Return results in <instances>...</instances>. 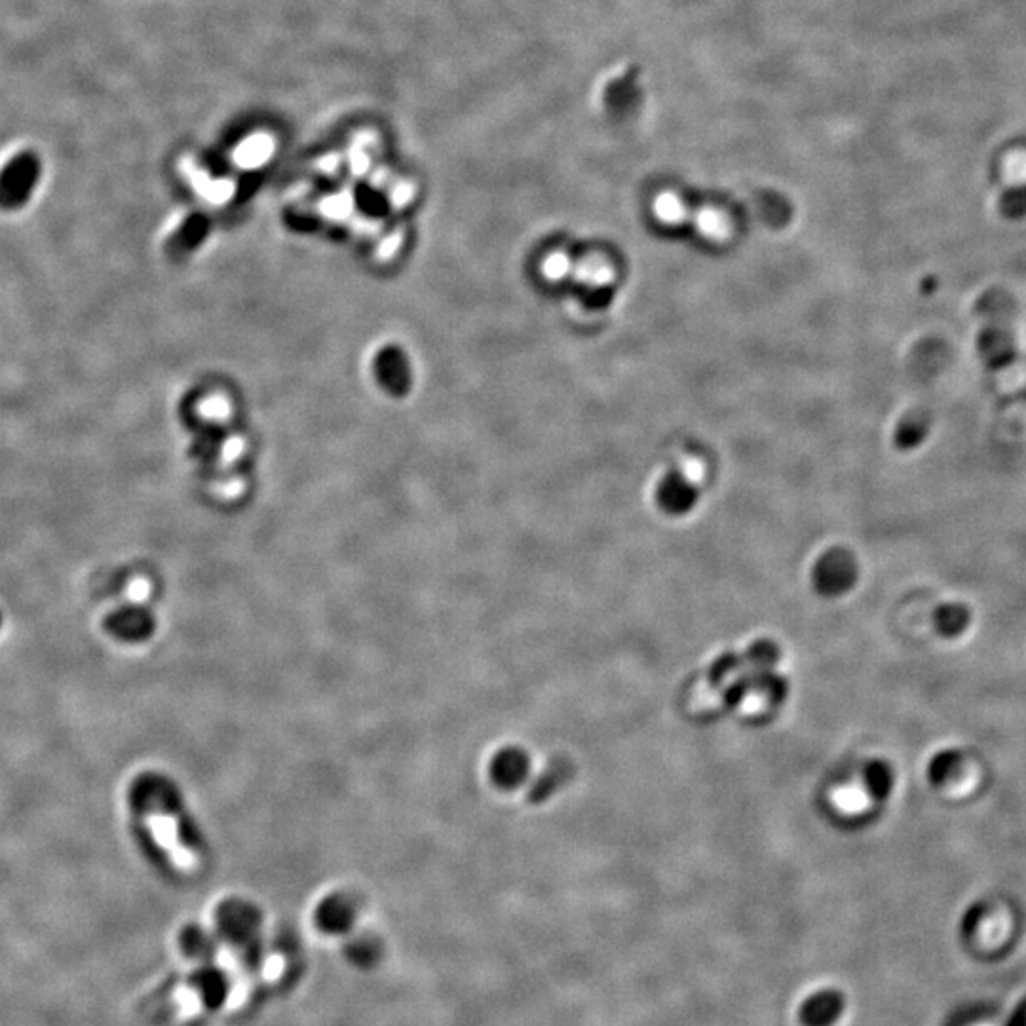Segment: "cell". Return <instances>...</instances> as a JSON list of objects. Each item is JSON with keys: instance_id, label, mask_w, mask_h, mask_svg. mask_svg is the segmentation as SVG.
Masks as SVG:
<instances>
[{"instance_id": "8", "label": "cell", "mask_w": 1026, "mask_h": 1026, "mask_svg": "<svg viewBox=\"0 0 1026 1026\" xmlns=\"http://www.w3.org/2000/svg\"><path fill=\"white\" fill-rule=\"evenodd\" d=\"M816 588L821 595L836 597L854 586L855 569L852 561L842 555H829L817 565Z\"/></svg>"}, {"instance_id": "13", "label": "cell", "mask_w": 1026, "mask_h": 1026, "mask_svg": "<svg viewBox=\"0 0 1026 1026\" xmlns=\"http://www.w3.org/2000/svg\"><path fill=\"white\" fill-rule=\"evenodd\" d=\"M570 772H572V768H570L569 762H565V760L551 762L550 766L544 770V774L532 785V802H542V800L550 798L561 785H565L569 781Z\"/></svg>"}, {"instance_id": "4", "label": "cell", "mask_w": 1026, "mask_h": 1026, "mask_svg": "<svg viewBox=\"0 0 1026 1026\" xmlns=\"http://www.w3.org/2000/svg\"><path fill=\"white\" fill-rule=\"evenodd\" d=\"M107 633L122 643H143L156 631V618L152 610L141 605L114 608L105 618Z\"/></svg>"}, {"instance_id": "16", "label": "cell", "mask_w": 1026, "mask_h": 1026, "mask_svg": "<svg viewBox=\"0 0 1026 1026\" xmlns=\"http://www.w3.org/2000/svg\"><path fill=\"white\" fill-rule=\"evenodd\" d=\"M652 209H654L656 219L667 227L683 225L684 221L688 219V208H686L683 198L673 190H665L662 194H658Z\"/></svg>"}, {"instance_id": "19", "label": "cell", "mask_w": 1026, "mask_h": 1026, "mask_svg": "<svg viewBox=\"0 0 1026 1026\" xmlns=\"http://www.w3.org/2000/svg\"><path fill=\"white\" fill-rule=\"evenodd\" d=\"M572 270H574V263L567 253H551L542 265L544 278L550 282L565 280L569 274H572Z\"/></svg>"}, {"instance_id": "10", "label": "cell", "mask_w": 1026, "mask_h": 1026, "mask_svg": "<svg viewBox=\"0 0 1026 1026\" xmlns=\"http://www.w3.org/2000/svg\"><path fill=\"white\" fill-rule=\"evenodd\" d=\"M179 943L189 958L204 962V964L211 962L219 949V941H217L215 933H211L204 926H198V924H190L181 931Z\"/></svg>"}, {"instance_id": "11", "label": "cell", "mask_w": 1026, "mask_h": 1026, "mask_svg": "<svg viewBox=\"0 0 1026 1026\" xmlns=\"http://www.w3.org/2000/svg\"><path fill=\"white\" fill-rule=\"evenodd\" d=\"M933 622L941 635L960 637L971 624V610L962 603H945L935 608Z\"/></svg>"}, {"instance_id": "3", "label": "cell", "mask_w": 1026, "mask_h": 1026, "mask_svg": "<svg viewBox=\"0 0 1026 1026\" xmlns=\"http://www.w3.org/2000/svg\"><path fill=\"white\" fill-rule=\"evenodd\" d=\"M130 802L133 810L143 816H175L181 810L183 798L170 778L149 772L133 781Z\"/></svg>"}, {"instance_id": "20", "label": "cell", "mask_w": 1026, "mask_h": 1026, "mask_svg": "<svg viewBox=\"0 0 1026 1026\" xmlns=\"http://www.w3.org/2000/svg\"><path fill=\"white\" fill-rule=\"evenodd\" d=\"M681 477L688 487L700 485L705 477V468L702 460L698 458H684L681 462Z\"/></svg>"}, {"instance_id": "5", "label": "cell", "mask_w": 1026, "mask_h": 1026, "mask_svg": "<svg viewBox=\"0 0 1026 1026\" xmlns=\"http://www.w3.org/2000/svg\"><path fill=\"white\" fill-rule=\"evenodd\" d=\"M314 920L323 933L342 935L354 928L358 920V905L346 893H331L323 897L316 907Z\"/></svg>"}, {"instance_id": "1", "label": "cell", "mask_w": 1026, "mask_h": 1026, "mask_svg": "<svg viewBox=\"0 0 1026 1026\" xmlns=\"http://www.w3.org/2000/svg\"><path fill=\"white\" fill-rule=\"evenodd\" d=\"M42 179V160L35 151H21L0 170V209L18 211L35 196Z\"/></svg>"}, {"instance_id": "9", "label": "cell", "mask_w": 1026, "mask_h": 1026, "mask_svg": "<svg viewBox=\"0 0 1026 1026\" xmlns=\"http://www.w3.org/2000/svg\"><path fill=\"white\" fill-rule=\"evenodd\" d=\"M844 1009V1000L835 990H821L800 1007V1023L804 1026H833Z\"/></svg>"}, {"instance_id": "17", "label": "cell", "mask_w": 1026, "mask_h": 1026, "mask_svg": "<svg viewBox=\"0 0 1026 1026\" xmlns=\"http://www.w3.org/2000/svg\"><path fill=\"white\" fill-rule=\"evenodd\" d=\"M964 762V755L958 749H943L939 751L928 764V776L933 785H941L949 781L952 776L958 774L960 766Z\"/></svg>"}, {"instance_id": "6", "label": "cell", "mask_w": 1026, "mask_h": 1026, "mask_svg": "<svg viewBox=\"0 0 1026 1026\" xmlns=\"http://www.w3.org/2000/svg\"><path fill=\"white\" fill-rule=\"evenodd\" d=\"M190 987L198 994L202 1006L208 1009H219L225 1006L230 994V979L225 969L213 966L211 962L202 964L190 975Z\"/></svg>"}, {"instance_id": "7", "label": "cell", "mask_w": 1026, "mask_h": 1026, "mask_svg": "<svg viewBox=\"0 0 1026 1026\" xmlns=\"http://www.w3.org/2000/svg\"><path fill=\"white\" fill-rule=\"evenodd\" d=\"M531 774V759L517 747H506L498 751L491 762V779L500 789L512 791L523 785Z\"/></svg>"}, {"instance_id": "14", "label": "cell", "mask_w": 1026, "mask_h": 1026, "mask_svg": "<svg viewBox=\"0 0 1026 1026\" xmlns=\"http://www.w3.org/2000/svg\"><path fill=\"white\" fill-rule=\"evenodd\" d=\"M698 234L709 242H721L730 234V221L724 211L717 208L698 209L692 217Z\"/></svg>"}, {"instance_id": "21", "label": "cell", "mask_w": 1026, "mask_h": 1026, "mask_svg": "<svg viewBox=\"0 0 1026 1026\" xmlns=\"http://www.w3.org/2000/svg\"><path fill=\"white\" fill-rule=\"evenodd\" d=\"M1006 171H1011L1013 177L1023 175L1026 177V152H1015L1007 158Z\"/></svg>"}, {"instance_id": "2", "label": "cell", "mask_w": 1026, "mask_h": 1026, "mask_svg": "<svg viewBox=\"0 0 1026 1026\" xmlns=\"http://www.w3.org/2000/svg\"><path fill=\"white\" fill-rule=\"evenodd\" d=\"M215 928L217 935L236 949H244L247 945L261 939L263 914L247 899L230 897L223 901L215 912Z\"/></svg>"}, {"instance_id": "18", "label": "cell", "mask_w": 1026, "mask_h": 1026, "mask_svg": "<svg viewBox=\"0 0 1026 1026\" xmlns=\"http://www.w3.org/2000/svg\"><path fill=\"white\" fill-rule=\"evenodd\" d=\"M572 272L580 284L588 287H605L614 278L610 265L601 259H588L574 266Z\"/></svg>"}, {"instance_id": "22", "label": "cell", "mask_w": 1026, "mask_h": 1026, "mask_svg": "<svg viewBox=\"0 0 1026 1026\" xmlns=\"http://www.w3.org/2000/svg\"><path fill=\"white\" fill-rule=\"evenodd\" d=\"M2 626H4V614H2V610H0V631H2Z\"/></svg>"}, {"instance_id": "12", "label": "cell", "mask_w": 1026, "mask_h": 1026, "mask_svg": "<svg viewBox=\"0 0 1026 1026\" xmlns=\"http://www.w3.org/2000/svg\"><path fill=\"white\" fill-rule=\"evenodd\" d=\"M863 781H865L867 793L874 800H886L892 795L893 785H895L892 764L880 759L867 762L865 770H863Z\"/></svg>"}, {"instance_id": "15", "label": "cell", "mask_w": 1026, "mask_h": 1026, "mask_svg": "<svg viewBox=\"0 0 1026 1026\" xmlns=\"http://www.w3.org/2000/svg\"><path fill=\"white\" fill-rule=\"evenodd\" d=\"M344 954H346V958L354 966H358V968H371L380 960L382 945H380L377 937L363 933V935H358V937L348 941Z\"/></svg>"}]
</instances>
